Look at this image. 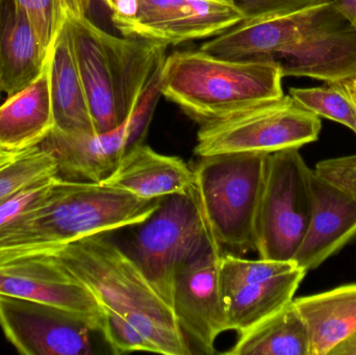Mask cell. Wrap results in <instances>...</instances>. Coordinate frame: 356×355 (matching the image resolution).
<instances>
[{
  "label": "cell",
  "instance_id": "obj_1",
  "mask_svg": "<svg viewBox=\"0 0 356 355\" xmlns=\"http://www.w3.org/2000/svg\"><path fill=\"white\" fill-rule=\"evenodd\" d=\"M161 200L104 183L54 177L45 195L0 233V262L47 254L89 236L141 224Z\"/></svg>",
  "mask_w": 356,
  "mask_h": 355
},
{
  "label": "cell",
  "instance_id": "obj_2",
  "mask_svg": "<svg viewBox=\"0 0 356 355\" xmlns=\"http://www.w3.org/2000/svg\"><path fill=\"white\" fill-rule=\"evenodd\" d=\"M93 294L102 312L124 319L154 354L190 355V344L172 308L159 295L135 261L100 235L89 236L47 252Z\"/></svg>",
  "mask_w": 356,
  "mask_h": 355
},
{
  "label": "cell",
  "instance_id": "obj_3",
  "mask_svg": "<svg viewBox=\"0 0 356 355\" xmlns=\"http://www.w3.org/2000/svg\"><path fill=\"white\" fill-rule=\"evenodd\" d=\"M96 133L114 131L162 76L167 45L116 37L87 16H66Z\"/></svg>",
  "mask_w": 356,
  "mask_h": 355
},
{
  "label": "cell",
  "instance_id": "obj_4",
  "mask_svg": "<svg viewBox=\"0 0 356 355\" xmlns=\"http://www.w3.org/2000/svg\"><path fill=\"white\" fill-rule=\"evenodd\" d=\"M282 69L274 60H227L203 50L165 58L162 95L200 125L284 97Z\"/></svg>",
  "mask_w": 356,
  "mask_h": 355
},
{
  "label": "cell",
  "instance_id": "obj_5",
  "mask_svg": "<svg viewBox=\"0 0 356 355\" xmlns=\"http://www.w3.org/2000/svg\"><path fill=\"white\" fill-rule=\"evenodd\" d=\"M269 154L244 152L202 156L195 167L192 192L209 235L222 254L255 250V217Z\"/></svg>",
  "mask_w": 356,
  "mask_h": 355
},
{
  "label": "cell",
  "instance_id": "obj_6",
  "mask_svg": "<svg viewBox=\"0 0 356 355\" xmlns=\"http://www.w3.org/2000/svg\"><path fill=\"white\" fill-rule=\"evenodd\" d=\"M309 173L297 148L269 154L255 217L259 258L294 261L311 224Z\"/></svg>",
  "mask_w": 356,
  "mask_h": 355
},
{
  "label": "cell",
  "instance_id": "obj_7",
  "mask_svg": "<svg viewBox=\"0 0 356 355\" xmlns=\"http://www.w3.org/2000/svg\"><path fill=\"white\" fill-rule=\"evenodd\" d=\"M320 117L297 104L290 95L259 104L222 120L201 125L195 154H273L300 149L319 138Z\"/></svg>",
  "mask_w": 356,
  "mask_h": 355
},
{
  "label": "cell",
  "instance_id": "obj_8",
  "mask_svg": "<svg viewBox=\"0 0 356 355\" xmlns=\"http://www.w3.org/2000/svg\"><path fill=\"white\" fill-rule=\"evenodd\" d=\"M139 225L127 254L172 308L177 269L213 242L192 190L163 197L154 214Z\"/></svg>",
  "mask_w": 356,
  "mask_h": 355
},
{
  "label": "cell",
  "instance_id": "obj_9",
  "mask_svg": "<svg viewBox=\"0 0 356 355\" xmlns=\"http://www.w3.org/2000/svg\"><path fill=\"white\" fill-rule=\"evenodd\" d=\"M122 37L164 45L213 38L244 20L232 0H102Z\"/></svg>",
  "mask_w": 356,
  "mask_h": 355
},
{
  "label": "cell",
  "instance_id": "obj_10",
  "mask_svg": "<svg viewBox=\"0 0 356 355\" xmlns=\"http://www.w3.org/2000/svg\"><path fill=\"white\" fill-rule=\"evenodd\" d=\"M309 183L311 224L293 261L307 273L356 238V154L318 163Z\"/></svg>",
  "mask_w": 356,
  "mask_h": 355
},
{
  "label": "cell",
  "instance_id": "obj_11",
  "mask_svg": "<svg viewBox=\"0 0 356 355\" xmlns=\"http://www.w3.org/2000/svg\"><path fill=\"white\" fill-rule=\"evenodd\" d=\"M305 274L294 262L222 254L219 285L228 331L240 335L291 304Z\"/></svg>",
  "mask_w": 356,
  "mask_h": 355
},
{
  "label": "cell",
  "instance_id": "obj_12",
  "mask_svg": "<svg viewBox=\"0 0 356 355\" xmlns=\"http://www.w3.org/2000/svg\"><path fill=\"white\" fill-rule=\"evenodd\" d=\"M284 76L332 83L356 73V26L330 0L302 12L300 33L276 58Z\"/></svg>",
  "mask_w": 356,
  "mask_h": 355
},
{
  "label": "cell",
  "instance_id": "obj_13",
  "mask_svg": "<svg viewBox=\"0 0 356 355\" xmlns=\"http://www.w3.org/2000/svg\"><path fill=\"white\" fill-rule=\"evenodd\" d=\"M0 327L21 354H93L89 323L56 306L0 295Z\"/></svg>",
  "mask_w": 356,
  "mask_h": 355
},
{
  "label": "cell",
  "instance_id": "obj_14",
  "mask_svg": "<svg viewBox=\"0 0 356 355\" xmlns=\"http://www.w3.org/2000/svg\"><path fill=\"white\" fill-rule=\"evenodd\" d=\"M222 254L213 242L177 269L172 310L188 341L201 352L215 354V342L228 331L219 285Z\"/></svg>",
  "mask_w": 356,
  "mask_h": 355
},
{
  "label": "cell",
  "instance_id": "obj_15",
  "mask_svg": "<svg viewBox=\"0 0 356 355\" xmlns=\"http://www.w3.org/2000/svg\"><path fill=\"white\" fill-rule=\"evenodd\" d=\"M0 295L56 306L102 333L104 312L93 294L50 254L0 262Z\"/></svg>",
  "mask_w": 356,
  "mask_h": 355
},
{
  "label": "cell",
  "instance_id": "obj_16",
  "mask_svg": "<svg viewBox=\"0 0 356 355\" xmlns=\"http://www.w3.org/2000/svg\"><path fill=\"white\" fill-rule=\"evenodd\" d=\"M127 143L125 121L104 133H63L54 129L38 146L54 156L60 179L104 183L118 168Z\"/></svg>",
  "mask_w": 356,
  "mask_h": 355
},
{
  "label": "cell",
  "instance_id": "obj_17",
  "mask_svg": "<svg viewBox=\"0 0 356 355\" xmlns=\"http://www.w3.org/2000/svg\"><path fill=\"white\" fill-rule=\"evenodd\" d=\"M48 67L54 129L63 133H97L67 17L50 49Z\"/></svg>",
  "mask_w": 356,
  "mask_h": 355
},
{
  "label": "cell",
  "instance_id": "obj_18",
  "mask_svg": "<svg viewBox=\"0 0 356 355\" xmlns=\"http://www.w3.org/2000/svg\"><path fill=\"white\" fill-rule=\"evenodd\" d=\"M104 185L154 199L188 193L194 185V170L177 156H164L140 144L125 152Z\"/></svg>",
  "mask_w": 356,
  "mask_h": 355
},
{
  "label": "cell",
  "instance_id": "obj_19",
  "mask_svg": "<svg viewBox=\"0 0 356 355\" xmlns=\"http://www.w3.org/2000/svg\"><path fill=\"white\" fill-rule=\"evenodd\" d=\"M54 129L47 60L31 85L0 106V149L18 154L35 147Z\"/></svg>",
  "mask_w": 356,
  "mask_h": 355
},
{
  "label": "cell",
  "instance_id": "obj_20",
  "mask_svg": "<svg viewBox=\"0 0 356 355\" xmlns=\"http://www.w3.org/2000/svg\"><path fill=\"white\" fill-rule=\"evenodd\" d=\"M48 56L24 10L13 0H0V91L12 96L31 85Z\"/></svg>",
  "mask_w": 356,
  "mask_h": 355
},
{
  "label": "cell",
  "instance_id": "obj_21",
  "mask_svg": "<svg viewBox=\"0 0 356 355\" xmlns=\"http://www.w3.org/2000/svg\"><path fill=\"white\" fill-rule=\"evenodd\" d=\"M309 338V355H330L356 331V283L293 299Z\"/></svg>",
  "mask_w": 356,
  "mask_h": 355
},
{
  "label": "cell",
  "instance_id": "obj_22",
  "mask_svg": "<svg viewBox=\"0 0 356 355\" xmlns=\"http://www.w3.org/2000/svg\"><path fill=\"white\" fill-rule=\"evenodd\" d=\"M307 327L293 302L240 333L230 355H309Z\"/></svg>",
  "mask_w": 356,
  "mask_h": 355
},
{
  "label": "cell",
  "instance_id": "obj_23",
  "mask_svg": "<svg viewBox=\"0 0 356 355\" xmlns=\"http://www.w3.org/2000/svg\"><path fill=\"white\" fill-rule=\"evenodd\" d=\"M58 176L56 160L39 146L19 152L0 167V204L29 185Z\"/></svg>",
  "mask_w": 356,
  "mask_h": 355
},
{
  "label": "cell",
  "instance_id": "obj_24",
  "mask_svg": "<svg viewBox=\"0 0 356 355\" xmlns=\"http://www.w3.org/2000/svg\"><path fill=\"white\" fill-rule=\"evenodd\" d=\"M290 96L319 117L341 123L356 135V112L348 100L334 88H292Z\"/></svg>",
  "mask_w": 356,
  "mask_h": 355
},
{
  "label": "cell",
  "instance_id": "obj_25",
  "mask_svg": "<svg viewBox=\"0 0 356 355\" xmlns=\"http://www.w3.org/2000/svg\"><path fill=\"white\" fill-rule=\"evenodd\" d=\"M20 6L35 31L40 45L49 54L66 13L62 0H13Z\"/></svg>",
  "mask_w": 356,
  "mask_h": 355
},
{
  "label": "cell",
  "instance_id": "obj_26",
  "mask_svg": "<svg viewBox=\"0 0 356 355\" xmlns=\"http://www.w3.org/2000/svg\"><path fill=\"white\" fill-rule=\"evenodd\" d=\"M102 333L116 354L125 352H152V346L137 329L116 315L104 313Z\"/></svg>",
  "mask_w": 356,
  "mask_h": 355
},
{
  "label": "cell",
  "instance_id": "obj_27",
  "mask_svg": "<svg viewBox=\"0 0 356 355\" xmlns=\"http://www.w3.org/2000/svg\"><path fill=\"white\" fill-rule=\"evenodd\" d=\"M328 1L330 0H232L244 15V20L286 16Z\"/></svg>",
  "mask_w": 356,
  "mask_h": 355
},
{
  "label": "cell",
  "instance_id": "obj_28",
  "mask_svg": "<svg viewBox=\"0 0 356 355\" xmlns=\"http://www.w3.org/2000/svg\"><path fill=\"white\" fill-rule=\"evenodd\" d=\"M54 177L44 179L35 185L25 188L10 199L0 204V233L16 221L19 217L22 216L25 212L31 210L45 195Z\"/></svg>",
  "mask_w": 356,
  "mask_h": 355
},
{
  "label": "cell",
  "instance_id": "obj_29",
  "mask_svg": "<svg viewBox=\"0 0 356 355\" xmlns=\"http://www.w3.org/2000/svg\"><path fill=\"white\" fill-rule=\"evenodd\" d=\"M327 85L340 92L356 112V73L345 79L328 83Z\"/></svg>",
  "mask_w": 356,
  "mask_h": 355
},
{
  "label": "cell",
  "instance_id": "obj_30",
  "mask_svg": "<svg viewBox=\"0 0 356 355\" xmlns=\"http://www.w3.org/2000/svg\"><path fill=\"white\" fill-rule=\"evenodd\" d=\"M67 16H87L92 0H62Z\"/></svg>",
  "mask_w": 356,
  "mask_h": 355
},
{
  "label": "cell",
  "instance_id": "obj_31",
  "mask_svg": "<svg viewBox=\"0 0 356 355\" xmlns=\"http://www.w3.org/2000/svg\"><path fill=\"white\" fill-rule=\"evenodd\" d=\"M330 355H356V331L338 347L334 348Z\"/></svg>",
  "mask_w": 356,
  "mask_h": 355
},
{
  "label": "cell",
  "instance_id": "obj_32",
  "mask_svg": "<svg viewBox=\"0 0 356 355\" xmlns=\"http://www.w3.org/2000/svg\"><path fill=\"white\" fill-rule=\"evenodd\" d=\"M349 18L356 26V0H332Z\"/></svg>",
  "mask_w": 356,
  "mask_h": 355
},
{
  "label": "cell",
  "instance_id": "obj_33",
  "mask_svg": "<svg viewBox=\"0 0 356 355\" xmlns=\"http://www.w3.org/2000/svg\"><path fill=\"white\" fill-rule=\"evenodd\" d=\"M18 154H10V156H6V158H0V167L3 166V165L6 164V163H8L10 162V160H12L13 158H14L15 156H16Z\"/></svg>",
  "mask_w": 356,
  "mask_h": 355
},
{
  "label": "cell",
  "instance_id": "obj_34",
  "mask_svg": "<svg viewBox=\"0 0 356 355\" xmlns=\"http://www.w3.org/2000/svg\"><path fill=\"white\" fill-rule=\"evenodd\" d=\"M10 154H12V152L3 151V150L0 149V158H6V156H10Z\"/></svg>",
  "mask_w": 356,
  "mask_h": 355
},
{
  "label": "cell",
  "instance_id": "obj_35",
  "mask_svg": "<svg viewBox=\"0 0 356 355\" xmlns=\"http://www.w3.org/2000/svg\"><path fill=\"white\" fill-rule=\"evenodd\" d=\"M0 93H1V91H0Z\"/></svg>",
  "mask_w": 356,
  "mask_h": 355
}]
</instances>
